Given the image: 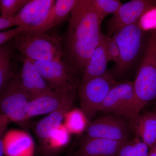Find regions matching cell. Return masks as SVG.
I'll return each instance as SVG.
<instances>
[{
  "instance_id": "6da1fadb",
  "label": "cell",
  "mask_w": 156,
  "mask_h": 156,
  "mask_svg": "<svg viewBox=\"0 0 156 156\" xmlns=\"http://www.w3.org/2000/svg\"><path fill=\"white\" fill-rule=\"evenodd\" d=\"M101 21L91 0H77L71 12L66 47L69 65L76 71L85 70L103 36Z\"/></svg>"
},
{
  "instance_id": "7a4b0ae2",
  "label": "cell",
  "mask_w": 156,
  "mask_h": 156,
  "mask_svg": "<svg viewBox=\"0 0 156 156\" xmlns=\"http://www.w3.org/2000/svg\"><path fill=\"white\" fill-rule=\"evenodd\" d=\"M134 97L122 115L132 123L150 101L156 99V44L146 46L134 83Z\"/></svg>"
},
{
  "instance_id": "3957f363",
  "label": "cell",
  "mask_w": 156,
  "mask_h": 156,
  "mask_svg": "<svg viewBox=\"0 0 156 156\" xmlns=\"http://www.w3.org/2000/svg\"><path fill=\"white\" fill-rule=\"evenodd\" d=\"M15 45L25 58L34 62L61 60V37L45 33L24 31L14 37Z\"/></svg>"
},
{
  "instance_id": "277c9868",
  "label": "cell",
  "mask_w": 156,
  "mask_h": 156,
  "mask_svg": "<svg viewBox=\"0 0 156 156\" xmlns=\"http://www.w3.org/2000/svg\"><path fill=\"white\" fill-rule=\"evenodd\" d=\"M115 83L114 78L108 71L102 76L82 83L79 88L81 110L88 122L99 111L107 95Z\"/></svg>"
},
{
  "instance_id": "5b68a950",
  "label": "cell",
  "mask_w": 156,
  "mask_h": 156,
  "mask_svg": "<svg viewBox=\"0 0 156 156\" xmlns=\"http://www.w3.org/2000/svg\"><path fill=\"white\" fill-rule=\"evenodd\" d=\"M29 95L23 86L20 77L11 78L0 92V114L11 122L22 123L27 121Z\"/></svg>"
},
{
  "instance_id": "8992f818",
  "label": "cell",
  "mask_w": 156,
  "mask_h": 156,
  "mask_svg": "<svg viewBox=\"0 0 156 156\" xmlns=\"http://www.w3.org/2000/svg\"><path fill=\"white\" fill-rule=\"evenodd\" d=\"M144 32L137 23L113 35L120 51L119 60L115 70L116 76L122 75L137 58L142 48Z\"/></svg>"
},
{
  "instance_id": "52a82bcc",
  "label": "cell",
  "mask_w": 156,
  "mask_h": 156,
  "mask_svg": "<svg viewBox=\"0 0 156 156\" xmlns=\"http://www.w3.org/2000/svg\"><path fill=\"white\" fill-rule=\"evenodd\" d=\"M33 62L44 79L54 91L68 89L76 84L75 77L77 71L61 59Z\"/></svg>"
},
{
  "instance_id": "ba28073f",
  "label": "cell",
  "mask_w": 156,
  "mask_h": 156,
  "mask_svg": "<svg viewBox=\"0 0 156 156\" xmlns=\"http://www.w3.org/2000/svg\"><path fill=\"white\" fill-rule=\"evenodd\" d=\"M120 116L110 115L89 122L85 130L86 136L112 140H128L130 125Z\"/></svg>"
},
{
  "instance_id": "9c48e42d",
  "label": "cell",
  "mask_w": 156,
  "mask_h": 156,
  "mask_svg": "<svg viewBox=\"0 0 156 156\" xmlns=\"http://www.w3.org/2000/svg\"><path fill=\"white\" fill-rule=\"evenodd\" d=\"M156 5L153 0H132L122 4L109 20L108 36L126 27L138 23L146 12Z\"/></svg>"
},
{
  "instance_id": "30bf717a",
  "label": "cell",
  "mask_w": 156,
  "mask_h": 156,
  "mask_svg": "<svg viewBox=\"0 0 156 156\" xmlns=\"http://www.w3.org/2000/svg\"><path fill=\"white\" fill-rule=\"evenodd\" d=\"M54 0H31L15 17L25 31H32L44 22L55 3Z\"/></svg>"
},
{
  "instance_id": "8fae6325",
  "label": "cell",
  "mask_w": 156,
  "mask_h": 156,
  "mask_svg": "<svg viewBox=\"0 0 156 156\" xmlns=\"http://www.w3.org/2000/svg\"><path fill=\"white\" fill-rule=\"evenodd\" d=\"M133 97V83L129 81L116 83L107 95L99 111L122 116Z\"/></svg>"
},
{
  "instance_id": "7c38bea8",
  "label": "cell",
  "mask_w": 156,
  "mask_h": 156,
  "mask_svg": "<svg viewBox=\"0 0 156 156\" xmlns=\"http://www.w3.org/2000/svg\"><path fill=\"white\" fill-rule=\"evenodd\" d=\"M77 84L68 89L55 91L31 100L27 108V120L36 116L49 114L61 106L65 101L76 92Z\"/></svg>"
},
{
  "instance_id": "4fadbf2b",
  "label": "cell",
  "mask_w": 156,
  "mask_h": 156,
  "mask_svg": "<svg viewBox=\"0 0 156 156\" xmlns=\"http://www.w3.org/2000/svg\"><path fill=\"white\" fill-rule=\"evenodd\" d=\"M20 78L30 101L54 91L34 66L33 61L28 58L24 59Z\"/></svg>"
},
{
  "instance_id": "5bb4252c",
  "label": "cell",
  "mask_w": 156,
  "mask_h": 156,
  "mask_svg": "<svg viewBox=\"0 0 156 156\" xmlns=\"http://www.w3.org/2000/svg\"><path fill=\"white\" fill-rule=\"evenodd\" d=\"M3 145L5 156H33L34 154L32 137L23 130L13 129L6 131Z\"/></svg>"
},
{
  "instance_id": "9a60e30c",
  "label": "cell",
  "mask_w": 156,
  "mask_h": 156,
  "mask_svg": "<svg viewBox=\"0 0 156 156\" xmlns=\"http://www.w3.org/2000/svg\"><path fill=\"white\" fill-rule=\"evenodd\" d=\"M76 95V92L73 93L61 106L48 114L37 124L35 128L36 134L43 143L44 144L53 131L62 124L65 116L73 104Z\"/></svg>"
},
{
  "instance_id": "2e32d148",
  "label": "cell",
  "mask_w": 156,
  "mask_h": 156,
  "mask_svg": "<svg viewBox=\"0 0 156 156\" xmlns=\"http://www.w3.org/2000/svg\"><path fill=\"white\" fill-rule=\"evenodd\" d=\"M129 140H112L86 136L81 144L79 156H115Z\"/></svg>"
},
{
  "instance_id": "e0dca14e",
  "label": "cell",
  "mask_w": 156,
  "mask_h": 156,
  "mask_svg": "<svg viewBox=\"0 0 156 156\" xmlns=\"http://www.w3.org/2000/svg\"><path fill=\"white\" fill-rule=\"evenodd\" d=\"M105 42L106 36L103 35L84 70L82 83L102 76L107 71V66L109 61L107 55Z\"/></svg>"
},
{
  "instance_id": "ac0fdd59",
  "label": "cell",
  "mask_w": 156,
  "mask_h": 156,
  "mask_svg": "<svg viewBox=\"0 0 156 156\" xmlns=\"http://www.w3.org/2000/svg\"><path fill=\"white\" fill-rule=\"evenodd\" d=\"M130 128L150 148L156 144V112H149L139 116L132 123Z\"/></svg>"
},
{
  "instance_id": "d6986e66",
  "label": "cell",
  "mask_w": 156,
  "mask_h": 156,
  "mask_svg": "<svg viewBox=\"0 0 156 156\" xmlns=\"http://www.w3.org/2000/svg\"><path fill=\"white\" fill-rule=\"evenodd\" d=\"M77 0H56L50 10L48 17L41 26L32 30L45 33L62 22L71 13Z\"/></svg>"
},
{
  "instance_id": "ffe728a7",
  "label": "cell",
  "mask_w": 156,
  "mask_h": 156,
  "mask_svg": "<svg viewBox=\"0 0 156 156\" xmlns=\"http://www.w3.org/2000/svg\"><path fill=\"white\" fill-rule=\"evenodd\" d=\"M64 125L69 133L79 134L86 130L88 122L81 110H69L65 115Z\"/></svg>"
},
{
  "instance_id": "44dd1931",
  "label": "cell",
  "mask_w": 156,
  "mask_h": 156,
  "mask_svg": "<svg viewBox=\"0 0 156 156\" xmlns=\"http://www.w3.org/2000/svg\"><path fill=\"white\" fill-rule=\"evenodd\" d=\"M69 134L64 124H61L52 133L45 143V145L50 150L58 151L67 144L69 140Z\"/></svg>"
},
{
  "instance_id": "7402d4cb",
  "label": "cell",
  "mask_w": 156,
  "mask_h": 156,
  "mask_svg": "<svg viewBox=\"0 0 156 156\" xmlns=\"http://www.w3.org/2000/svg\"><path fill=\"white\" fill-rule=\"evenodd\" d=\"M148 147L138 137L129 140L115 156H147Z\"/></svg>"
},
{
  "instance_id": "603a6c76",
  "label": "cell",
  "mask_w": 156,
  "mask_h": 156,
  "mask_svg": "<svg viewBox=\"0 0 156 156\" xmlns=\"http://www.w3.org/2000/svg\"><path fill=\"white\" fill-rule=\"evenodd\" d=\"M12 78L10 50L5 47L0 48V92Z\"/></svg>"
},
{
  "instance_id": "cb8c5ba5",
  "label": "cell",
  "mask_w": 156,
  "mask_h": 156,
  "mask_svg": "<svg viewBox=\"0 0 156 156\" xmlns=\"http://www.w3.org/2000/svg\"><path fill=\"white\" fill-rule=\"evenodd\" d=\"M92 5L101 21L109 14H114L122 4L119 0H91Z\"/></svg>"
},
{
  "instance_id": "d4e9b609",
  "label": "cell",
  "mask_w": 156,
  "mask_h": 156,
  "mask_svg": "<svg viewBox=\"0 0 156 156\" xmlns=\"http://www.w3.org/2000/svg\"><path fill=\"white\" fill-rule=\"evenodd\" d=\"M28 0H0L1 17L11 19L16 15L18 11L28 2Z\"/></svg>"
},
{
  "instance_id": "484cf974",
  "label": "cell",
  "mask_w": 156,
  "mask_h": 156,
  "mask_svg": "<svg viewBox=\"0 0 156 156\" xmlns=\"http://www.w3.org/2000/svg\"><path fill=\"white\" fill-rule=\"evenodd\" d=\"M138 24L144 31L156 30V5L144 14Z\"/></svg>"
},
{
  "instance_id": "4316f807",
  "label": "cell",
  "mask_w": 156,
  "mask_h": 156,
  "mask_svg": "<svg viewBox=\"0 0 156 156\" xmlns=\"http://www.w3.org/2000/svg\"><path fill=\"white\" fill-rule=\"evenodd\" d=\"M105 48L109 61L114 62L116 65L119 60L120 51L116 41L112 37L106 36Z\"/></svg>"
},
{
  "instance_id": "83f0119b",
  "label": "cell",
  "mask_w": 156,
  "mask_h": 156,
  "mask_svg": "<svg viewBox=\"0 0 156 156\" xmlns=\"http://www.w3.org/2000/svg\"><path fill=\"white\" fill-rule=\"evenodd\" d=\"M24 31L25 29L23 27L19 26L13 29L0 32V48L6 42L14 38L17 35Z\"/></svg>"
},
{
  "instance_id": "f1b7e54d",
  "label": "cell",
  "mask_w": 156,
  "mask_h": 156,
  "mask_svg": "<svg viewBox=\"0 0 156 156\" xmlns=\"http://www.w3.org/2000/svg\"><path fill=\"white\" fill-rule=\"evenodd\" d=\"M10 120L5 115L0 114V156L4 155L3 140Z\"/></svg>"
},
{
  "instance_id": "f546056e",
  "label": "cell",
  "mask_w": 156,
  "mask_h": 156,
  "mask_svg": "<svg viewBox=\"0 0 156 156\" xmlns=\"http://www.w3.org/2000/svg\"><path fill=\"white\" fill-rule=\"evenodd\" d=\"M16 26H19V23L15 16L11 19H4L0 17V30Z\"/></svg>"
},
{
  "instance_id": "4dcf8cb0",
  "label": "cell",
  "mask_w": 156,
  "mask_h": 156,
  "mask_svg": "<svg viewBox=\"0 0 156 156\" xmlns=\"http://www.w3.org/2000/svg\"><path fill=\"white\" fill-rule=\"evenodd\" d=\"M150 149L152 150L155 151L156 152V144H155L154 145V146L153 147H152Z\"/></svg>"
},
{
  "instance_id": "1f68e13d",
  "label": "cell",
  "mask_w": 156,
  "mask_h": 156,
  "mask_svg": "<svg viewBox=\"0 0 156 156\" xmlns=\"http://www.w3.org/2000/svg\"><path fill=\"white\" fill-rule=\"evenodd\" d=\"M156 112V110L155 111Z\"/></svg>"
}]
</instances>
